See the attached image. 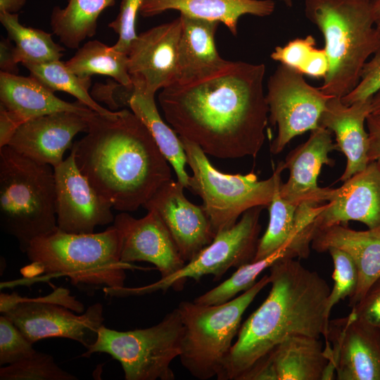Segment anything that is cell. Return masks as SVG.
<instances>
[{
	"mask_svg": "<svg viewBox=\"0 0 380 380\" xmlns=\"http://www.w3.org/2000/svg\"><path fill=\"white\" fill-rule=\"evenodd\" d=\"M265 65L230 61L208 74L162 89L158 101L179 137L221 159L256 157L265 141L269 108Z\"/></svg>",
	"mask_w": 380,
	"mask_h": 380,
	"instance_id": "1",
	"label": "cell"
},
{
	"mask_svg": "<svg viewBox=\"0 0 380 380\" xmlns=\"http://www.w3.org/2000/svg\"><path fill=\"white\" fill-rule=\"evenodd\" d=\"M70 153L97 192L121 212L137 210L172 179L169 162L141 120L127 109L94 113Z\"/></svg>",
	"mask_w": 380,
	"mask_h": 380,
	"instance_id": "2",
	"label": "cell"
},
{
	"mask_svg": "<svg viewBox=\"0 0 380 380\" xmlns=\"http://www.w3.org/2000/svg\"><path fill=\"white\" fill-rule=\"evenodd\" d=\"M270 291L240 327L218 380H241L278 344L293 336L328 341L326 308L330 288L317 272L293 258H281L270 267Z\"/></svg>",
	"mask_w": 380,
	"mask_h": 380,
	"instance_id": "3",
	"label": "cell"
},
{
	"mask_svg": "<svg viewBox=\"0 0 380 380\" xmlns=\"http://www.w3.org/2000/svg\"><path fill=\"white\" fill-rule=\"evenodd\" d=\"M120 239L113 225L99 233L73 234L58 227L32 240L25 253L31 264L46 277L64 276L88 292L102 289L118 296L125 287V270L139 268L122 262Z\"/></svg>",
	"mask_w": 380,
	"mask_h": 380,
	"instance_id": "4",
	"label": "cell"
},
{
	"mask_svg": "<svg viewBox=\"0 0 380 380\" xmlns=\"http://www.w3.org/2000/svg\"><path fill=\"white\" fill-rule=\"evenodd\" d=\"M304 11L323 35L329 63L319 88L342 98L355 88L365 64L380 51L370 0H305Z\"/></svg>",
	"mask_w": 380,
	"mask_h": 380,
	"instance_id": "5",
	"label": "cell"
},
{
	"mask_svg": "<svg viewBox=\"0 0 380 380\" xmlns=\"http://www.w3.org/2000/svg\"><path fill=\"white\" fill-rule=\"evenodd\" d=\"M0 223L23 253L57 228L54 168L8 146L0 148Z\"/></svg>",
	"mask_w": 380,
	"mask_h": 380,
	"instance_id": "6",
	"label": "cell"
},
{
	"mask_svg": "<svg viewBox=\"0 0 380 380\" xmlns=\"http://www.w3.org/2000/svg\"><path fill=\"white\" fill-rule=\"evenodd\" d=\"M270 282L264 275L242 294L220 305L182 301L177 306L184 327L180 361L195 378L217 376L238 334L243 314Z\"/></svg>",
	"mask_w": 380,
	"mask_h": 380,
	"instance_id": "7",
	"label": "cell"
},
{
	"mask_svg": "<svg viewBox=\"0 0 380 380\" xmlns=\"http://www.w3.org/2000/svg\"><path fill=\"white\" fill-rule=\"evenodd\" d=\"M179 138L193 172L187 189L201 198L202 206L215 234L233 227L250 208L268 207L282 182L284 161H280L272 175L264 180H259L253 172L226 174L210 163L199 146Z\"/></svg>",
	"mask_w": 380,
	"mask_h": 380,
	"instance_id": "8",
	"label": "cell"
},
{
	"mask_svg": "<svg viewBox=\"0 0 380 380\" xmlns=\"http://www.w3.org/2000/svg\"><path fill=\"white\" fill-rule=\"evenodd\" d=\"M183 331L177 308L145 329L122 331L102 325L96 340L82 357L110 355L120 363L126 380H174L170 364L181 353Z\"/></svg>",
	"mask_w": 380,
	"mask_h": 380,
	"instance_id": "9",
	"label": "cell"
},
{
	"mask_svg": "<svg viewBox=\"0 0 380 380\" xmlns=\"http://www.w3.org/2000/svg\"><path fill=\"white\" fill-rule=\"evenodd\" d=\"M0 311L7 317L32 343L47 338L73 340L87 349L96 340L104 322L101 303L84 305L70 295L68 289L59 288L52 293L38 298H24L14 292L1 293Z\"/></svg>",
	"mask_w": 380,
	"mask_h": 380,
	"instance_id": "10",
	"label": "cell"
},
{
	"mask_svg": "<svg viewBox=\"0 0 380 380\" xmlns=\"http://www.w3.org/2000/svg\"><path fill=\"white\" fill-rule=\"evenodd\" d=\"M263 206H256L243 213L233 227L216 234L213 241L173 274L142 287H124L120 297L140 296L172 288L182 289L188 279L196 281L206 275L219 281L232 267L253 261L261 230L260 216Z\"/></svg>",
	"mask_w": 380,
	"mask_h": 380,
	"instance_id": "11",
	"label": "cell"
},
{
	"mask_svg": "<svg viewBox=\"0 0 380 380\" xmlns=\"http://www.w3.org/2000/svg\"><path fill=\"white\" fill-rule=\"evenodd\" d=\"M265 96L269 121L278 128L270 145L273 154L281 153L295 137L318 127L331 97L308 84L302 73L283 64L270 77Z\"/></svg>",
	"mask_w": 380,
	"mask_h": 380,
	"instance_id": "12",
	"label": "cell"
},
{
	"mask_svg": "<svg viewBox=\"0 0 380 380\" xmlns=\"http://www.w3.org/2000/svg\"><path fill=\"white\" fill-rule=\"evenodd\" d=\"M181 28L179 16L141 32L132 42L127 53L128 72L135 91L155 95L179 80Z\"/></svg>",
	"mask_w": 380,
	"mask_h": 380,
	"instance_id": "13",
	"label": "cell"
},
{
	"mask_svg": "<svg viewBox=\"0 0 380 380\" xmlns=\"http://www.w3.org/2000/svg\"><path fill=\"white\" fill-rule=\"evenodd\" d=\"M57 227L73 234L94 233L114 221L110 203L79 170L70 153L54 168Z\"/></svg>",
	"mask_w": 380,
	"mask_h": 380,
	"instance_id": "14",
	"label": "cell"
},
{
	"mask_svg": "<svg viewBox=\"0 0 380 380\" xmlns=\"http://www.w3.org/2000/svg\"><path fill=\"white\" fill-rule=\"evenodd\" d=\"M332 343L326 379L380 380V331L357 319L353 312L329 320Z\"/></svg>",
	"mask_w": 380,
	"mask_h": 380,
	"instance_id": "15",
	"label": "cell"
},
{
	"mask_svg": "<svg viewBox=\"0 0 380 380\" xmlns=\"http://www.w3.org/2000/svg\"><path fill=\"white\" fill-rule=\"evenodd\" d=\"M184 188L178 180L170 179L143 207L158 215L186 263L210 244L216 234L203 206L190 202L184 194Z\"/></svg>",
	"mask_w": 380,
	"mask_h": 380,
	"instance_id": "16",
	"label": "cell"
},
{
	"mask_svg": "<svg viewBox=\"0 0 380 380\" xmlns=\"http://www.w3.org/2000/svg\"><path fill=\"white\" fill-rule=\"evenodd\" d=\"M113 225L120 234V256L122 262H150L159 271L160 279L173 274L186 264L155 212L148 210L139 219L127 212H122L115 217Z\"/></svg>",
	"mask_w": 380,
	"mask_h": 380,
	"instance_id": "17",
	"label": "cell"
},
{
	"mask_svg": "<svg viewBox=\"0 0 380 380\" xmlns=\"http://www.w3.org/2000/svg\"><path fill=\"white\" fill-rule=\"evenodd\" d=\"M334 151L338 148L330 130L321 126L311 130L308 140L291 150L284 161L289 177L280 185V196L296 206L329 201L332 188L319 186L317 178L323 165H334L335 160L329 157Z\"/></svg>",
	"mask_w": 380,
	"mask_h": 380,
	"instance_id": "18",
	"label": "cell"
},
{
	"mask_svg": "<svg viewBox=\"0 0 380 380\" xmlns=\"http://www.w3.org/2000/svg\"><path fill=\"white\" fill-rule=\"evenodd\" d=\"M91 115L62 111L30 119L18 128L7 146L37 163L55 168L64 160L65 152L71 149L74 137L87 132Z\"/></svg>",
	"mask_w": 380,
	"mask_h": 380,
	"instance_id": "19",
	"label": "cell"
},
{
	"mask_svg": "<svg viewBox=\"0 0 380 380\" xmlns=\"http://www.w3.org/2000/svg\"><path fill=\"white\" fill-rule=\"evenodd\" d=\"M349 221L360 222L368 229L380 226V163L376 161H370L340 187L332 189L313 223L316 232Z\"/></svg>",
	"mask_w": 380,
	"mask_h": 380,
	"instance_id": "20",
	"label": "cell"
},
{
	"mask_svg": "<svg viewBox=\"0 0 380 380\" xmlns=\"http://www.w3.org/2000/svg\"><path fill=\"white\" fill-rule=\"evenodd\" d=\"M371 103L369 98L348 106L341 98L331 96L321 114L319 126L334 133L338 151L346 158V169L338 181H346L369 163V134L365 125L372 111Z\"/></svg>",
	"mask_w": 380,
	"mask_h": 380,
	"instance_id": "21",
	"label": "cell"
},
{
	"mask_svg": "<svg viewBox=\"0 0 380 380\" xmlns=\"http://www.w3.org/2000/svg\"><path fill=\"white\" fill-rule=\"evenodd\" d=\"M311 248L317 253L337 248L354 261L358 280L354 293L349 298L351 308L357 304L371 284L380 277V226L357 231L346 224H335L317 230Z\"/></svg>",
	"mask_w": 380,
	"mask_h": 380,
	"instance_id": "22",
	"label": "cell"
},
{
	"mask_svg": "<svg viewBox=\"0 0 380 380\" xmlns=\"http://www.w3.org/2000/svg\"><path fill=\"white\" fill-rule=\"evenodd\" d=\"M0 101L23 123L39 116L70 111L90 116L95 112L77 100L65 101L38 80L0 72Z\"/></svg>",
	"mask_w": 380,
	"mask_h": 380,
	"instance_id": "23",
	"label": "cell"
},
{
	"mask_svg": "<svg viewBox=\"0 0 380 380\" xmlns=\"http://www.w3.org/2000/svg\"><path fill=\"white\" fill-rule=\"evenodd\" d=\"M274 9L273 0H144L139 13L143 17H152L176 10L180 14L223 23L236 36L241 16H268Z\"/></svg>",
	"mask_w": 380,
	"mask_h": 380,
	"instance_id": "24",
	"label": "cell"
},
{
	"mask_svg": "<svg viewBox=\"0 0 380 380\" xmlns=\"http://www.w3.org/2000/svg\"><path fill=\"white\" fill-rule=\"evenodd\" d=\"M179 16V80L201 76L224 65L227 61L219 55L215 43L220 23L184 14Z\"/></svg>",
	"mask_w": 380,
	"mask_h": 380,
	"instance_id": "25",
	"label": "cell"
},
{
	"mask_svg": "<svg viewBox=\"0 0 380 380\" xmlns=\"http://www.w3.org/2000/svg\"><path fill=\"white\" fill-rule=\"evenodd\" d=\"M265 357L277 380H324L330 361L319 338L307 336L287 338Z\"/></svg>",
	"mask_w": 380,
	"mask_h": 380,
	"instance_id": "26",
	"label": "cell"
},
{
	"mask_svg": "<svg viewBox=\"0 0 380 380\" xmlns=\"http://www.w3.org/2000/svg\"><path fill=\"white\" fill-rule=\"evenodd\" d=\"M129 108L146 125L159 149L173 167L177 180L188 188L186 171V155L179 137L161 118L155 102V95L134 91Z\"/></svg>",
	"mask_w": 380,
	"mask_h": 380,
	"instance_id": "27",
	"label": "cell"
},
{
	"mask_svg": "<svg viewBox=\"0 0 380 380\" xmlns=\"http://www.w3.org/2000/svg\"><path fill=\"white\" fill-rule=\"evenodd\" d=\"M115 0H68L64 8L56 6L51 15V30L66 47L78 49L96 32L97 20Z\"/></svg>",
	"mask_w": 380,
	"mask_h": 380,
	"instance_id": "28",
	"label": "cell"
},
{
	"mask_svg": "<svg viewBox=\"0 0 380 380\" xmlns=\"http://www.w3.org/2000/svg\"><path fill=\"white\" fill-rule=\"evenodd\" d=\"M0 22L8 38L15 42L18 63L39 64L60 61L63 57L65 49L53 40L51 33L22 25L18 13H0Z\"/></svg>",
	"mask_w": 380,
	"mask_h": 380,
	"instance_id": "29",
	"label": "cell"
},
{
	"mask_svg": "<svg viewBox=\"0 0 380 380\" xmlns=\"http://www.w3.org/2000/svg\"><path fill=\"white\" fill-rule=\"evenodd\" d=\"M66 67L82 78L99 74L111 77L125 86H133L128 72L127 54L99 40L89 41L65 62Z\"/></svg>",
	"mask_w": 380,
	"mask_h": 380,
	"instance_id": "30",
	"label": "cell"
},
{
	"mask_svg": "<svg viewBox=\"0 0 380 380\" xmlns=\"http://www.w3.org/2000/svg\"><path fill=\"white\" fill-rule=\"evenodd\" d=\"M279 188L280 186L277 189L273 199L267 207L268 225L264 234L259 239L253 262L265 259L280 248L289 246L298 234L313 223L307 224L296 222L297 206L280 196Z\"/></svg>",
	"mask_w": 380,
	"mask_h": 380,
	"instance_id": "31",
	"label": "cell"
},
{
	"mask_svg": "<svg viewBox=\"0 0 380 380\" xmlns=\"http://www.w3.org/2000/svg\"><path fill=\"white\" fill-rule=\"evenodd\" d=\"M23 66L29 70L30 75L53 92H66L99 114L112 115L115 113V111L103 108L92 98L89 92L91 78H82L76 75L66 67L65 62L55 61L39 64H25Z\"/></svg>",
	"mask_w": 380,
	"mask_h": 380,
	"instance_id": "32",
	"label": "cell"
},
{
	"mask_svg": "<svg viewBox=\"0 0 380 380\" xmlns=\"http://www.w3.org/2000/svg\"><path fill=\"white\" fill-rule=\"evenodd\" d=\"M281 258H295L288 246L280 248L265 259L238 267L229 278L196 298L194 302L209 305L224 303L233 299L237 293L251 289L256 283V278L263 270Z\"/></svg>",
	"mask_w": 380,
	"mask_h": 380,
	"instance_id": "33",
	"label": "cell"
},
{
	"mask_svg": "<svg viewBox=\"0 0 380 380\" xmlns=\"http://www.w3.org/2000/svg\"><path fill=\"white\" fill-rule=\"evenodd\" d=\"M1 380H77V377L61 368L49 354L35 351L17 362L1 366Z\"/></svg>",
	"mask_w": 380,
	"mask_h": 380,
	"instance_id": "34",
	"label": "cell"
},
{
	"mask_svg": "<svg viewBox=\"0 0 380 380\" xmlns=\"http://www.w3.org/2000/svg\"><path fill=\"white\" fill-rule=\"evenodd\" d=\"M334 263L332 278L334 284L327 298L326 313L329 318L332 308L341 300L350 298L355 292L358 280L355 264L345 251L331 248L327 251Z\"/></svg>",
	"mask_w": 380,
	"mask_h": 380,
	"instance_id": "35",
	"label": "cell"
},
{
	"mask_svg": "<svg viewBox=\"0 0 380 380\" xmlns=\"http://www.w3.org/2000/svg\"><path fill=\"white\" fill-rule=\"evenodd\" d=\"M19 329L4 315L0 316V365L17 362L36 350Z\"/></svg>",
	"mask_w": 380,
	"mask_h": 380,
	"instance_id": "36",
	"label": "cell"
},
{
	"mask_svg": "<svg viewBox=\"0 0 380 380\" xmlns=\"http://www.w3.org/2000/svg\"><path fill=\"white\" fill-rule=\"evenodd\" d=\"M315 45V39L312 35L296 38L284 46H276L270 57L280 64L291 67L303 75L317 48Z\"/></svg>",
	"mask_w": 380,
	"mask_h": 380,
	"instance_id": "37",
	"label": "cell"
},
{
	"mask_svg": "<svg viewBox=\"0 0 380 380\" xmlns=\"http://www.w3.org/2000/svg\"><path fill=\"white\" fill-rule=\"evenodd\" d=\"M144 0H122L120 11L116 18L108 24V27L118 34V39L113 47L128 53L132 42L137 36L136 20Z\"/></svg>",
	"mask_w": 380,
	"mask_h": 380,
	"instance_id": "38",
	"label": "cell"
},
{
	"mask_svg": "<svg viewBox=\"0 0 380 380\" xmlns=\"http://www.w3.org/2000/svg\"><path fill=\"white\" fill-rule=\"evenodd\" d=\"M380 89V51L365 64L355 88L341 98L346 105L372 98Z\"/></svg>",
	"mask_w": 380,
	"mask_h": 380,
	"instance_id": "39",
	"label": "cell"
},
{
	"mask_svg": "<svg viewBox=\"0 0 380 380\" xmlns=\"http://www.w3.org/2000/svg\"><path fill=\"white\" fill-rule=\"evenodd\" d=\"M134 91V86H125L113 79L108 80L105 84L95 83L91 96L96 101L104 103L110 110L117 111L125 106L129 108Z\"/></svg>",
	"mask_w": 380,
	"mask_h": 380,
	"instance_id": "40",
	"label": "cell"
},
{
	"mask_svg": "<svg viewBox=\"0 0 380 380\" xmlns=\"http://www.w3.org/2000/svg\"><path fill=\"white\" fill-rule=\"evenodd\" d=\"M350 312L357 319L380 331V277L371 284Z\"/></svg>",
	"mask_w": 380,
	"mask_h": 380,
	"instance_id": "41",
	"label": "cell"
},
{
	"mask_svg": "<svg viewBox=\"0 0 380 380\" xmlns=\"http://www.w3.org/2000/svg\"><path fill=\"white\" fill-rule=\"evenodd\" d=\"M22 124L18 117L0 104V148L8 145Z\"/></svg>",
	"mask_w": 380,
	"mask_h": 380,
	"instance_id": "42",
	"label": "cell"
},
{
	"mask_svg": "<svg viewBox=\"0 0 380 380\" xmlns=\"http://www.w3.org/2000/svg\"><path fill=\"white\" fill-rule=\"evenodd\" d=\"M366 125L369 141V162L376 161L380 163V117L370 113L367 118Z\"/></svg>",
	"mask_w": 380,
	"mask_h": 380,
	"instance_id": "43",
	"label": "cell"
},
{
	"mask_svg": "<svg viewBox=\"0 0 380 380\" xmlns=\"http://www.w3.org/2000/svg\"><path fill=\"white\" fill-rule=\"evenodd\" d=\"M329 68V59L324 48H316L309 63L304 70L303 75L316 79H324Z\"/></svg>",
	"mask_w": 380,
	"mask_h": 380,
	"instance_id": "44",
	"label": "cell"
},
{
	"mask_svg": "<svg viewBox=\"0 0 380 380\" xmlns=\"http://www.w3.org/2000/svg\"><path fill=\"white\" fill-rule=\"evenodd\" d=\"M15 61L14 46L8 38L0 41V70L1 72L18 75L19 69Z\"/></svg>",
	"mask_w": 380,
	"mask_h": 380,
	"instance_id": "45",
	"label": "cell"
},
{
	"mask_svg": "<svg viewBox=\"0 0 380 380\" xmlns=\"http://www.w3.org/2000/svg\"><path fill=\"white\" fill-rule=\"evenodd\" d=\"M27 0H0V13H17L25 5Z\"/></svg>",
	"mask_w": 380,
	"mask_h": 380,
	"instance_id": "46",
	"label": "cell"
},
{
	"mask_svg": "<svg viewBox=\"0 0 380 380\" xmlns=\"http://www.w3.org/2000/svg\"><path fill=\"white\" fill-rule=\"evenodd\" d=\"M370 6L375 27L380 34V0H370Z\"/></svg>",
	"mask_w": 380,
	"mask_h": 380,
	"instance_id": "47",
	"label": "cell"
},
{
	"mask_svg": "<svg viewBox=\"0 0 380 380\" xmlns=\"http://www.w3.org/2000/svg\"><path fill=\"white\" fill-rule=\"evenodd\" d=\"M371 114L380 117V89L372 97Z\"/></svg>",
	"mask_w": 380,
	"mask_h": 380,
	"instance_id": "48",
	"label": "cell"
},
{
	"mask_svg": "<svg viewBox=\"0 0 380 380\" xmlns=\"http://www.w3.org/2000/svg\"><path fill=\"white\" fill-rule=\"evenodd\" d=\"M287 7L291 8L293 4V0H280Z\"/></svg>",
	"mask_w": 380,
	"mask_h": 380,
	"instance_id": "49",
	"label": "cell"
}]
</instances>
